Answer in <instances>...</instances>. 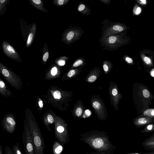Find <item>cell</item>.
Listing matches in <instances>:
<instances>
[{"instance_id": "39", "label": "cell", "mask_w": 154, "mask_h": 154, "mask_svg": "<svg viewBox=\"0 0 154 154\" xmlns=\"http://www.w3.org/2000/svg\"><path fill=\"white\" fill-rule=\"evenodd\" d=\"M151 75L154 77V69L152 70L151 72Z\"/></svg>"}, {"instance_id": "34", "label": "cell", "mask_w": 154, "mask_h": 154, "mask_svg": "<svg viewBox=\"0 0 154 154\" xmlns=\"http://www.w3.org/2000/svg\"><path fill=\"white\" fill-rule=\"evenodd\" d=\"M118 94V91L116 89H114L112 91V94L113 96H116Z\"/></svg>"}, {"instance_id": "13", "label": "cell", "mask_w": 154, "mask_h": 154, "mask_svg": "<svg viewBox=\"0 0 154 154\" xmlns=\"http://www.w3.org/2000/svg\"><path fill=\"white\" fill-rule=\"evenodd\" d=\"M12 150L14 154H23L20 144L16 143L13 146Z\"/></svg>"}, {"instance_id": "8", "label": "cell", "mask_w": 154, "mask_h": 154, "mask_svg": "<svg viewBox=\"0 0 154 154\" xmlns=\"http://www.w3.org/2000/svg\"><path fill=\"white\" fill-rule=\"evenodd\" d=\"M153 121V119L147 116H142L137 119L135 121V124L138 125H141L150 123Z\"/></svg>"}, {"instance_id": "7", "label": "cell", "mask_w": 154, "mask_h": 154, "mask_svg": "<svg viewBox=\"0 0 154 154\" xmlns=\"http://www.w3.org/2000/svg\"><path fill=\"white\" fill-rule=\"evenodd\" d=\"M36 29V24L35 23H34L30 30L28 36L27 41L26 47H29L32 44L35 38Z\"/></svg>"}, {"instance_id": "24", "label": "cell", "mask_w": 154, "mask_h": 154, "mask_svg": "<svg viewBox=\"0 0 154 154\" xmlns=\"http://www.w3.org/2000/svg\"><path fill=\"white\" fill-rule=\"evenodd\" d=\"M83 111L81 107H78L77 108L76 111V114L77 116L78 117L82 115Z\"/></svg>"}, {"instance_id": "12", "label": "cell", "mask_w": 154, "mask_h": 154, "mask_svg": "<svg viewBox=\"0 0 154 154\" xmlns=\"http://www.w3.org/2000/svg\"><path fill=\"white\" fill-rule=\"evenodd\" d=\"M8 0H1L0 1V15L4 14L6 10V4Z\"/></svg>"}, {"instance_id": "18", "label": "cell", "mask_w": 154, "mask_h": 154, "mask_svg": "<svg viewBox=\"0 0 154 154\" xmlns=\"http://www.w3.org/2000/svg\"><path fill=\"white\" fill-rule=\"evenodd\" d=\"M83 63V59H81L77 60L73 65L74 67H77L82 65Z\"/></svg>"}, {"instance_id": "1", "label": "cell", "mask_w": 154, "mask_h": 154, "mask_svg": "<svg viewBox=\"0 0 154 154\" xmlns=\"http://www.w3.org/2000/svg\"><path fill=\"white\" fill-rule=\"evenodd\" d=\"M126 42V40L119 34L107 37H102L100 41L101 45L107 50H116L121 47Z\"/></svg>"}, {"instance_id": "38", "label": "cell", "mask_w": 154, "mask_h": 154, "mask_svg": "<svg viewBox=\"0 0 154 154\" xmlns=\"http://www.w3.org/2000/svg\"><path fill=\"white\" fill-rule=\"evenodd\" d=\"M0 154H3V148L1 144H0Z\"/></svg>"}, {"instance_id": "2", "label": "cell", "mask_w": 154, "mask_h": 154, "mask_svg": "<svg viewBox=\"0 0 154 154\" xmlns=\"http://www.w3.org/2000/svg\"><path fill=\"white\" fill-rule=\"evenodd\" d=\"M83 33V31L80 27H70L63 33L61 40L65 43L69 45L78 40Z\"/></svg>"}, {"instance_id": "35", "label": "cell", "mask_w": 154, "mask_h": 154, "mask_svg": "<svg viewBox=\"0 0 154 154\" xmlns=\"http://www.w3.org/2000/svg\"><path fill=\"white\" fill-rule=\"evenodd\" d=\"M153 125L152 124L148 125L147 127V129L149 130H151L153 128Z\"/></svg>"}, {"instance_id": "20", "label": "cell", "mask_w": 154, "mask_h": 154, "mask_svg": "<svg viewBox=\"0 0 154 154\" xmlns=\"http://www.w3.org/2000/svg\"><path fill=\"white\" fill-rule=\"evenodd\" d=\"M5 154H14L12 150L8 146L5 147Z\"/></svg>"}, {"instance_id": "28", "label": "cell", "mask_w": 154, "mask_h": 154, "mask_svg": "<svg viewBox=\"0 0 154 154\" xmlns=\"http://www.w3.org/2000/svg\"><path fill=\"white\" fill-rule=\"evenodd\" d=\"M93 105V107L96 109H99L101 106L100 104L97 101L94 102Z\"/></svg>"}, {"instance_id": "14", "label": "cell", "mask_w": 154, "mask_h": 154, "mask_svg": "<svg viewBox=\"0 0 154 154\" xmlns=\"http://www.w3.org/2000/svg\"><path fill=\"white\" fill-rule=\"evenodd\" d=\"M104 143L101 139L97 138L95 139L93 142V145L96 148H100L103 146Z\"/></svg>"}, {"instance_id": "6", "label": "cell", "mask_w": 154, "mask_h": 154, "mask_svg": "<svg viewBox=\"0 0 154 154\" xmlns=\"http://www.w3.org/2000/svg\"><path fill=\"white\" fill-rule=\"evenodd\" d=\"M30 4L37 9L48 14L47 9L43 7L44 3L42 0H29Z\"/></svg>"}, {"instance_id": "3", "label": "cell", "mask_w": 154, "mask_h": 154, "mask_svg": "<svg viewBox=\"0 0 154 154\" xmlns=\"http://www.w3.org/2000/svg\"><path fill=\"white\" fill-rule=\"evenodd\" d=\"M22 139L26 154H35L31 136L29 130L26 126L25 127Z\"/></svg>"}, {"instance_id": "31", "label": "cell", "mask_w": 154, "mask_h": 154, "mask_svg": "<svg viewBox=\"0 0 154 154\" xmlns=\"http://www.w3.org/2000/svg\"><path fill=\"white\" fill-rule=\"evenodd\" d=\"M125 60L129 64L132 63L133 62V59L129 57H127L125 59Z\"/></svg>"}, {"instance_id": "30", "label": "cell", "mask_w": 154, "mask_h": 154, "mask_svg": "<svg viewBox=\"0 0 154 154\" xmlns=\"http://www.w3.org/2000/svg\"><path fill=\"white\" fill-rule=\"evenodd\" d=\"M141 12V9L139 7H137L135 9L134 11V13L136 15L139 14Z\"/></svg>"}, {"instance_id": "9", "label": "cell", "mask_w": 154, "mask_h": 154, "mask_svg": "<svg viewBox=\"0 0 154 154\" xmlns=\"http://www.w3.org/2000/svg\"><path fill=\"white\" fill-rule=\"evenodd\" d=\"M78 10L84 15H89L91 14V11L87 5L84 3H80L78 7Z\"/></svg>"}, {"instance_id": "19", "label": "cell", "mask_w": 154, "mask_h": 154, "mask_svg": "<svg viewBox=\"0 0 154 154\" xmlns=\"http://www.w3.org/2000/svg\"><path fill=\"white\" fill-rule=\"evenodd\" d=\"M54 96L55 99H59L61 98V95L59 91L57 90L54 93Z\"/></svg>"}, {"instance_id": "29", "label": "cell", "mask_w": 154, "mask_h": 154, "mask_svg": "<svg viewBox=\"0 0 154 154\" xmlns=\"http://www.w3.org/2000/svg\"><path fill=\"white\" fill-rule=\"evenodd\" d=\"M144 61L147 64H150L151 63V61L150 59L147 57H145Z\"/></svg>"}, {"instance_id": "10", "label": "cell", "mask_w": 154, "mask_h": 154, "mask_svg": "<svg viewBox=\"0 0 154 154\" xmlns=\"http://www.w3.org/2000/svg\"><path fill=\"white\" fill-rule=\"evenodd\" d=\"M53 154H60L63 150V147L57 141H55L53 145Z\"/></svg>"}, {"instance_id": "25", "label": "cell", "mask_w": 154, "mask_h": 154, "mask_svg": "<svg viewBox=\"0 0 154 154\" xmlns=\"http://www.w3.org/2000/svg\"><path fill=\"white\" fill-rule=\"evenodd\" d=\"M3 75L5 77H8L10 75V73L5 68H3L2 70Z\"/></svg>"}, {"instance_id": "40", "label": "cell", "mask_w": 154, "mask_h": 154, "mask_svg": "<svg viewBox=\"0 0 154 154\" xmlns=\"http://www.w3.org/2000/svg\"><path fill=\"white\" fill-rule=\"evenodd\" d=\"M141 2H140L141 3V4H145L146 3V1H140Z\"/></svg>"}, {"instance_id": "15", "label": "cell", "mask_w": 154, "mask_h": 154, "mask_svg": "<svg viewBox=\"0 0 154 154\" xmlns=\"http://www.w3.org/2000/svg\"><path fill=\"white\" fill-rule=\"evenodd\" d=\"M69 1V0H54L53 3L57 6L61 7L66 5Z\"/></svg>"}, {"instance_id": "17", "label": "cell", "mask_w": 154, "mask_h": 154, "mask_svg": "<svg viewBox=\"0 0 154 154\" xmlns=\"http://www.w3.org/2000/svg\"><path fill=\"white\" fill-rule=\"evenodd\" d=\"M144 115L150 117H154V109H148L144 113Z\"/></svg>"}, {"instance_id": "11", "label": "cell", "mask_w": 154, "mask_h": 154, "mask_svg": "<svg viewBox=\"0 0 154 154\" xmlns=\"http://www.w3.org/2000/svg\"><path fill=\"white\" fill-rule=\"evenodd\" d=\"M42 55L43 61L44 62H46L49 58V56L48 47L46 43H45L44 45Z\"/></svg>"}, {"instance_id": "23", "label": "cell", "mask_w": 154, "mask_h": 154, "mask_svg": "<svg viewBox=\"0 0 154 154\" xmlns=\"http://www.w3.org/2000/svg\"><path fill=\"white\" fill-rule=\"evenodd\" d=\"M51 73L53 76L55 75L58 73V69L57 67H54L51 70Z\"/></svg>"}, {"instance_id": "33", "label": "cell", "mask_w": 154, "mask_h": 154, "mask_svg": "<svg viewBox=\"0 0 154 154\" xmlns=\"http://www.w3.org/2000/svg\"><path fill=\"white\" fill-rule=\"evenodd\" d=\"M103 69L105 71L107 72L109 70V67L106 64H105L103 66Z\"/></svg>"}, {"instance_id": "32", "label": "cell", "mask_w": 154, "mask_h": 154, "mask_svg": "<svg viewBox=\"0 0 154 154\" xmlns=\"http://www.w3.org/2000/svg\"><path fill=\"white\" fill-rule=\"evenodd\" d=\"M101 3L106 5H108L110 3V0H99Z\"/></svg>"}, {"instance_id": "37", "label": "cell", "mask_w": 154, "mask_h": 154, "mask_svg": "<svg viewBox=\"0 0 154 154\" xmlns=\"http://www.w3.org/2000/svg\"><path fill=\"white\" fill-rule=\"evenodd\" d=\"M39 105L40 107L42 108L43 106V101L42 100L40 101L39 102Z\"/></svg>"}, {"instance_id": "22", "label": "cell", "mask_w": 154, "mask_h": 154, "mask_svg": "<svg viewBox=\"0 0 154 154\" xmlns=\"http://www.w3.org/2000/svg\"><path fill=\"white\" fill-rule=\"evenodd\" d=\"M48 123L50 124H52L54 122V119L53 116L50 115H49L47 117Z\"/></svg>"}, {"instance_id": "26", "label": "cell", "mask_w": 154, "mask_h": 154, "mask_svg": "<svg viewBox=\"0 0 154 154\" xmlns=\"http://www.w3.org/2000/svg\"><path fill=\"white\" fill-rule=\"evenodd\" d=\"M97 77L95 76H92L90 77L88 79V81L89 82L92 83L96 80Z\"/></svg>"}, {"instance_id": "36", "label": "cell", "mask_w": 154, "mask_h": 154, "mask_svg": "<svg viewBox=\"0 0 154 154\" xmlns=\"http://www.w3.org/2000/svg\"><path fill=\"white\" fill-rule=\"evenodd\" d=\"M5 85L4 83L2 81H0V87L3 88L5 87Z\"/></svg>"}, {"instance_id": "4", "label": "cell", "mask_w": 154, "mask_h": 154, "mask_svg": "<svg viewBox=\"0 0 154 154\" xmlns=\"http://www.w3.org/2000/svg\"><path fill=\"white\" fill-rule=\"evenodd\" d=\"M125 28V27L121 24L112 22V24L105 28L102 37L118 35L124 31Z\"/></svg>"}, {"instance_id": "5", "label": "cell", "mask_w": 154, "mask_h": 154, "mask_svg": "<svg viewBox=\"0 0 154 154\" xmlns=\"http://www.w3.org/2000/svg\"><path fill=\"white\" fill-rule=\"evenodd\" d=\"M2 48L4 53L9 58L18 61L21 60L18 53L15 49L6 41H4L2 44Z\"/></svg>"}, {"instance_id": "41", "label": "cell", "mask_w": 154, "mask_h": 154, "mask_svg": "<svg viewBox=\"0 0 154 154\" xmlns=\"http://www.w3.org/2000/svg\"><path fill=\"white\" fill-rule=\"evenodd\" d=\"M85 113H86L87 115H90V113L89 110H87L86 111H85Z\"/></svg>"}, {"instance_id": "27", "label": "cell", "mask_w": 154, "mask_h": 154, "mask_svg": "<svg viewBox=\"0 0 154 154\" xmlns=\"http://www.w3.org/2000/svg\"><path fill=\"white\" fill-rule=\"evenodd\" d=\"M76 71L75 70L73 69L71 70L67 74V76L69 77H71L75 75Z\"/></svg>"}, {"instance_id": "21", "label": "cell", "mask_w": 154, "mask_h": 154, "mask_svg": "<svg viewBox=\"0 0 154 154\" xmlns=\"http://www.w3.org/2000/svg\"><path fill=\"white\" fill-rule=\"evenodd\" d=\"M143 95L145 98H149L150 96V93L147 89H145L143 91Z\"/></svg>"}, {"instance_id": "16", "label": "cell", "mask_w": 154, "mask_h": 154, "mask_svg": "<svg viewBox=\"0 0 154 154\" xmlns=\"http://www.w3.org/2000/svg\"><path fill=\"white\" fill-rule=\"evenodd\" d=\"M68 59L66 56H62L59 59H58L57 63L60 66H63L65 65V59Z\"/></svg>"}]
</instances>
